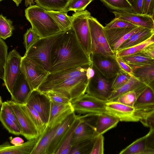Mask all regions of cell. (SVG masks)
<instances>
[{
	"mask_svg": "<svg viewBox=\"0 0 154 154\" xmlns=\"http://www.w3.org/2000/svg\"><path fill=\"white\" fill-rule=\"evenodd\" d=\"M106 102L85 93L71 103L74 112L81 115L107 112L105 108Z\"/></svg>",
	"mask_w": 154,
	"mask_h": 154,
	"instance_id": "obj_11",
	"label": "cell"
},
{
	"mask_svg": "<svg viewBox=\"0 0 154 154\" xmlns=\"http://www.w3.org/2000/svg\"><path fill=\"white\" fill-rule=\"evenodd\" d=\"M40 38L32 28L28 29L24 35V44L27 51Z\"/></svg>",
	"mask_w": 154,
	"mask_h": 154,
	"instance_id": "obj_44",
	"label": "cell"
},
{
	"mask_svg": "<svg viewBox=\"0 0 154 154\" xmlns=\"http://www.w3.org/2000/svg\"><path fill=\"white\" fill-rule=\"evenodd\" d=\"M91 65L49 73L38 89L43 93L51 90L63 92L69 96L71 102L85 93L89 80L87 70Z\"/></svg>",
	"mask_w": 154,
	"mask_h": 154,
	"instance_id": "obj_2",
	"label": "cell"
},
{
	"mask_svg": "<svg viewBox=\"0 0 154 154\" xmlns=\"http://www.w3.org/2000/svg\"><path fill=\"white\" fill-rule=\"evenodd\" d=\"M60 124L52 128L47 125L31 154H47L48 147Z\"/></svg>",
	"mask_w": 154,
	"mask_h": 154,
	"instance_id": "obj_26",
	"label": "cell"
},
{
	"mask_svg": "<svg viewBox=\"0 0 154 154\" xmlns=\"http://www.w3.org/2000/svg\"><path fill=\"white\" fill-rule=\"evenodd\" d=\"M105 108L107 113L117 118L119 121L137 122L134 115V108L116 101L106 102Z\"/></svg>",
	"mask_w": 154,
	"mask_h": 154,
	"instance_id": "obj_18",
	"label": "cell"
},
{
	"mask_svg": "<svg viewBox=\"0 0 154 154\" xmlns=\"http://www.w3.org/2000/svg\"><path fill=\"white\" fill-rule=\"evenodd\" d=\"M153 35L154 29L143 28L131 35L119 46L117 51L127 48L140 44Z\"/></svg>",
	"mask_w": 154,
	"mask_h": 154,
	"instance_id": "obj_28",
	"label": "cell"
},
{
	"mask_svg": "<svg viewBox=\"0 0 154 154\" xmlns=\"http://www.w3.org/2000/svg\"><path fill=\"white\" fill-rule=\"evenodd\" d=\"M131 4L134 0H127Z\"/></svg>",
	"mask_w": 154,
	"mask_h": 154,
	"instance_id": "obj_56",
	"label": "cell"
},
{
	"mask_svg": "<svg viewBox=\"0 0 154 154\" xmlns=\"http://www.w3.org/2000/svg\"><path fill=\"white\" fill-rule=\"evenodd\" d=\"M20 70L31 91L38 89L50 73L43 66L24 56L22 57Z\"/></svg>",
	"mask_w": 154,
	"mask_h": 154,
	"instance_id": "obj_8",
	"label": "cell"
},
{
	"mask_svg": "<svg viewBox=\"0 0 154 154\" xmlns=\"http://www.w3.org/2000/svg\"><path fill=\"white\" fill-rule=\"evenodd\" d=\"M0 110L3 112L8 117L19 125L14 112L8 101L2 102Z\"/></svg>",
	"mask_w": 154,
	"mask_h": 154,
	"instance_id": "obj_47",
	"label": "cell"
},
{
	"mask_svg": "<svg viewBox=\"0 0 154 154\" xmlns=\"http://www.w3.org/2000/svg\"><path fill=\"white\" fill-rule=\"evenodd\" d=\"M146 85L133 76H132L129 80L123 85L112 91L107 102L116 101L121 95L131 91H141Z\"/></svg>",
	"mask_w": 154,
	"mask_h": 154,
	"instance_id": "obj_25",
	"label": "cell"
},
{
	"mask_svg": "<svg viewBox=\"0 0 154 154\" xmlns=\"http://www.w3.org/2000/svg\"><path fill=\"white\" fill-rule=\"evenodd\" d=\"M98 114L79 115V122L73 131L72 146L83 141L95 137Z\"/></svg>",
	"mask_w": 154,
	"mask_h": 154,
	"instance_id": "obj_10",
	"label": "cell"
},
{
	"mask_svg": "<svg viewBox=\"0 0 154 154\" xmlns=\"http://www.w3.org/2000/svg\"><path fill=\"white\" fill-rule=\"evenodd\" d=\"M129 65L131 68L132 76L147 85L154 88V64Z\"/></svg>",
	"mask_w": 154,
	"mask_h": 154,
	"instance_id": "obj_24",
	"label": "cell"
},
{
	"mask_svg": "<svg viewBox=\"0 0 154 154\" xmlns=\"http://www.w3.org/2000/svg\"><path fill=\"white\" fill-rule=\"evenodd\" d=\"M153 43H154V35L140 44L116 51L115 52L116 57H121L140 52L146 47Z\"/></svg>",
	"mask_w": 154,
	"mask_h": 154,
	"instance_id": "obj_32",
	"label": "cell"
},
{
	"mask_svg": "<svg viewBox=\"0 0 154 154\" xmlns=\"http://www.w3.org/2000/svg\"><path fill=\"white\" fill-rule=\"evenodd\" d=\"M63 32L40 38L26 51L24 56L34 60L48 71L52 46Z\"/></svg>",
	"mask_w": 154,
	"mask_h": 154,
	"instance_id": "obj_5",
	"label": "cell"
},
{
	"mask_svg": "<svg viewBox=\"0 0 154 154\" xmlns=\"http://www.w3.org/2000/svg\"><path fill=\"white\" fill-rule=\"evenodd\" d=\"M91 45V53L101 54L116 58L115 54L110 48L103 32V26L97 19L90 16L88 19Z\"/></svg>",
	"mask_w": 154,
	"mask_h": 154,
	"instance_id": "obj_7",
	"label": "cell"
},
{
	"mask_svg": "<svg viewBox=\"0 0 154 154\" xmlns=\"http://www.w3.org/2000/svg\"><path fill=\"white\" fill-rule=\"evenodd\" d=\"M2 103V101L1 97L0 96V106H1Z\"/></svg>",
	"mask_w": 154,
	"mask_h": 154,
	"instance_id": "obj_55",
	"label": "cell"
},
{
	"mask_svg": "<svg viewBox=\"0 0 154 154\" xmlns=\"http://www.w3.org/2000/svg\"><path fill=\"white\" fill-rule=\"evenodd\" d=\"M26 109L38 131L40 135L45 128L47 125L43 122L37 112L32 107L25 104Z\"/></svg>",
	"mask_w": 154,
	"mask_h": 154,
	"instance_id": "obj_39",
	"label": "cell"
},
{
	"mask_svg": "<svg viewBox=\"0 0 154 154\" xmlns=\"http://www.w3.org/2000/svg\"><path fill=\"white\" fill-rule=\"evenodd\" d=\"M77 115L74 112L68 115L58 127L47 149V154H54L61 143Z\"/></svg>",
	"mask_w": 154,
	"mask_h": 154,
	"instance_id": "obj_20",
	"label": "cell"
},
{
	"mask_svg": "<svg viewBox=\"0 0 154 154\" xmlns=\"http://www.w3.org/2000/svg\"><path fill=\"white\" fill-rule=\"evenodd\" d=\"M26 104L35 109L44 123L47 125L49 117L51 102L44 93L38 89L32 91Z\"/></svg>",
	"mask_w": 154,
	"mask_h": 154,
	"instance_id": "obj_16",
	"label": "cell"
},
{
	"mask_svg": "<svg viewBox=\"0 0 154 154\" xmlns=\"http://www.w3.org/2000/svg\"><path fill=\"white\" fill-rule=\"evenodd\" d=\"M44 93L49 99L50 102L54 103L60 104L71 102L69 96L61 91L51 90Z\"/></svg>",
	"mask_w": 154,
	"mask_h": 154,
	"instance_id": "obj_37",
	"label": "cell"
},
{
	"mask_svg": "<svg viewBox=\"0 0 154 154\" xmlns=\"http://www.w3.org/2000/svg\"><path fill=\"white\" fill-rule=\"evenodd\" d=\"M142 14L150 16L154 18V0H143Z\"/></svg>",
	"mask_w": 154,
	"mask_h": 154,
	"instance_id": "obj_48",
	"label": "cell"
},
{
	"mask_svg": "<svg viewBox=\"0 0 154 154\" xmlns=\"http://www.w3.org/2000/svg\"><path fill=\"white\" fill-rule=\"evenodd\" d=\"M106 6L114 11L134 12L131 4L127 0H100Z\"/></svg>",
	"mask_w": 154,
	"mask_h": 154,
	"instance_id": "obj_33",
	"label": "cell"
},
{
	"mask_svg": "<svg viewBox=\"0 0 154 154\" xmlns=\"http://www.w3.org/2000/svg\"><path fill=\"white\" fill-rule=\"evenodd\" d=\"M22 138L19 137H16L12 138L10 143L13 145L15 146L20 145L24 143Z\"/></svg>",
	"mask_w": 154,
	"mask_h": 154,
	"instance_id": "obj_52",
	"label": "cell"
},
{
	"mask_svg": "<svg viewBox=\"0 0 154 154\" xmlns=\"http://www.w3.org/2000/svg\"><path fill=\"white\" fill-rule=\"evenodd\" d=\"M132 76L120 70L117 74L114 77L111 82V89H116L125 84Z\"/></svg>",
	"mask_w": 154,
	"mask_h": 154,
	"instance_id": "obj_40",
	"label": "cell"
},
{
	"mask_svg": "<svg viewBox=\"0 0 154 154\" xmlns=\"http://www.w3.org/2000/svg\"><path fill=\"white\" fill-rule=\"evenodd\" d=\"M90 57L92 66L107 79H112L120 69L115 58L97 53H91Z\"/></svg>",
	"mask_w": 154,
	"mask_h": 154,
	"instance_id": "obj_14",
	"label": "cell"
},
{
	"mask_svg": "<svg viewBox=\"0 0 154 154\" xmlns=\"http://www.w3.org/2000/svg\"><path fill=\"white\" fill-rule=\"evenodd\" d=\"M141 91H134L128 92L119 96L116 101L133 107L138 96Z\"/></svg>",
	"mask_w": 154,
	"mask_h": 154,
	"instance_id": "obj_42",
	"label": "cell"
},
{
	"mask_svg": "<svg viewBox=\"0 0 154 154\" xmlns=\"http://www.w3.org/2000/svg\"><path fill=\"white\" fill-rule=\"evenodd\" d=\"M91 65V57L82 47L72 28L63 32L54 42L50 54V73Z\"/></svg>",
	"mask_w": 154,
	"mask_h": 154,
	"instance_id": "obj_1",
	"label": "cell"
},
{
	"mask_svg": "<svg viewBox=\"0 0 154 154\" xmlns=\"http://www.w3.org/2000/svg\"><path fill=\"white\" fill-rule=\"evenodd\" d=\"M33 3V0H25V5L26 6H27L29 5H31V4Z\"/></svg>",
	"mask_w": 154,
	"mask_h": 154,
	"instance_id": "obj_53",
	"label": "cell"
},
{
	"mask_svg": "<svg viewBox=\"0 0 154 154\" xmlns=\"http://www.w3.org/2000/svg\"><path fill=\"white\" fill-rule=\"evenodd\" d=\"M8 47L4 41L0 38V79L3 80L4 66L8 56Z\"/></svg>",
	"mask_w": 154,
	"mask_h": 154,
	"instance_id": "obj_43",
	"label": "cell"
},
{
	"mask_svg": "<svg viewBox=\"0 0 154 154\" xmlns=\"http://www.w3.org/2000/svg\"><path fill=\"white\" fill-rule=\"evenodd\" d=\"M2 0H0V2L1 1H2ZM12 1H13L14 2V0H12Z\"/></svg>",
	"mask_w": 154,
	"mask_h": 154,
	"instance_id": "obj_57",
	"label": "cell"
},
{
	"mask_svg": "<svg viewBox=\"0 0 154 154\" xmlns=\"http://www.w3.org/2000/svg\"><path fill=\"white\" fill-rule=\"evenodd\" d=\"M46 11L54 20L62 31L72 28V17L68 15L67 13L61 11Z\"/></svg>",
	"mask_w": 154,
	"mask_h": 154,
	"instance_id": "obj_30",
	"label": "cell"
},
{
	"mask_svg": "<svg viewBox=\"0 0 154 154\" xmlns=\"http://www.w3.org/2000/svg\"><path fill=\"white\" fill-rule=\"evenodd\" d=\"M22 57L15 49L8 54L4 66V84L11 95L13 88L21 72L20 64Z\"/></svg>",
	"mask_w": 154,
	"mask_h": 154,
	"instance_id": "obj_13",
	"label": "cell"
},
{
	"mask_svg": "<svg viewBox=\"0 0 154 154\" xmlns=\"http://www.w3.org/2000/svg\"><path fill=\"white\" fill-rule=\"evenodd\" d=\"M74 112L71 102L60 104L51 102L49 117L47 125L52 128L60 124L68 115Z\"/></svg>",
	"mask_w": 154,
	"mask_h": 154,
	"instance_id": "obj_21",
	"label": "cell"
},
{
	"mask_svg": "<svg viewBox=\"0 0 154 154\" xmlns=\"http://www.w3.org/2000/svg\"><path fill=\"white\" fill-rule=\"evenodd\" d=\"M91 2L89 0H71L64 12L67 13L70 11L75 12L83 11Z\"/></svg>",
	"mask_w": 154,
	"mask_h": 154,
	"instance_id": "obj_41",
	"label": "cell"
},
{
	"mask_svg": "<svg viewBox=\"0 0 154 154\" xmlns=\"http://www.w3.org/2000/svg\"><path fill=\"white\" fill-rule=\"evenodd\" d=\"M71 0H35L36 5L47 11H64Z\"/></svg>",
	"mask_w": 154,
	"mask_h": 154,
	"instance_id": "obj_31",
	"label": "cell"
},
{
	"mask_svg": "<svg viewBox=\"0 0 154 154\" xmlns=\"http://www.w3.org/2000/svg\"><path fill=\"white\" fill-rule=\"evenodd\" d=\"M115 18L125 20L133 25L152 29H154V18L143 14L134 12L113 11Z\"/></svg>",
	"mask_w": 154,
	"mask_h": 154,
	"instance_id": "obj_19",
	"label": "cell"
},
{
	"mask_svg": "<svg viewBox=\"0 0 154 154\" xmlns=\"http://www.w3.org/2000/svg\"><path fill=\"white\" fill-rule=\"evenodd\" d=\"M119 154H154V129H150L147 134L133 142Z\"/></svg>",
	"mask_w": 154,
	"mask_h": 154,
	"instance_id": "obj_17",
	"label": "cell"
},
{
	"mask_svg": "<svg viewBox=\"0 0 154 154\" xmlns=\"http://www.w3.org/2000/svg\"><path fill=\"white\" fill-rule=\"evenodd\" d=\"M89 0L92 1H93L94 0Z\"/></svg>",
	"mask_w": 154,
	"mask_h": 154,
	"instance_id": "obj_58",
	"label": "cell"
},
{
	"mask_svg": "<svg viewBox=\"0 0 154 154\" xmlns=\"http://www.w3.org/2000/svg\"><path fill=\"white\" fill-rule=\"evenodd\" d=\"M78 115L69 127L61 143L54 154H69L72 147V140L74 130L79 122Z\"/></svg>",
	"mask_w": 154,
	"mask_h": 154,
	"instance_id": "obj_29",
	"label": "cell"
},
{
	"mask_svg": "<svg viewBox=\"0 0 154 154\" xmlns=\"http://www.w3.org/2000/svg\"><path fill=\"white\" fill-rule=\"evenodd\" d=\"M116 60L120 69L124 72L132 76V70L129 65L125 63L120 57H116Z\"/></svg>",
	"mask_w": 154,
	"mask_h": 154,
	"instance_id": "obj_49",
	"label": "cell"
},
{
	"mask_svg": "<svg viewBox=\"0 0 154 154\" xmlns=\"http://www.w3.org/2000/svg\"><path fill=\"white\" fill-rule=\"evenodd\" d=\"M104 153V137L103 134L95 137L92 150L90 154Z\"/></svg>",
	"mask_w": 154,
	"mask_h": 154,
	"instance_id": "obj_45",
	"label": "cell"
},
{
	"mask_svg": "<svg viewBox=\"0 0 154 154\" xmlns=\"http://www.w3.org/2000/svg\"><path fill=\"white\" fill-rule=\"evenodd\" d=\"M121 58L129 65H138L154 64V59L146 56L141 52Z\"/></svg>",
	"mask_w": 154,
	"mask_h": 154,
	"instance_id": "obj_34",
	"label": "cell"
},
{
	"mask_svg": "<svg viewBox=\"0 0 154 154\" xmlns=\"http://www.w3.org/2000/svg\"><path fill=\"white\" fill-rule=\"evenodd\" d=\"M32 91L21 72L14 85L11 100L20 104H26Z\"/></svg>",
	"mask_w": 154,
	"mask_h": 154,
	"instance_id": "obj_22",
	"label": "cell"
},
{
	"mask_svg": "<svg viewBox=\"0 0 154 154\" xmlns=\"http://www.w3.org/2000/svg\"><path fill=\"white\" fill-rule=\"evenodd\" d=\"M91 67L94 70V74L89 80L85 93L107 102L112 91V81L103 77L95 68L92 66Z\"/></svg>",
	"mask_w": 154,
	"mask_h": 154,
	"instance_id": "obj_12",
	"label": "cell"
},
{
	"mask_svg": "<svg viewBox=\"0 0 154 154\" xmlns=\"http://www.w3.org/2000/svg\"><path fill=\"white\" fill-rule=\"evenodd\" d=\"M140 52L146 56L154 59V43L148 45Z\"/></svg>",
	"mask_w": 154,
	"mask_h": 154,
	"instance_id": "obj_51",
	"label": "cell"
},
{
	"mask_svg": "<svg viewBox=\"0 0 154 154\" xmlns=\"http://www.w3.org/2000/svg\"><path fill=\"white\" fill-rule=\"evenodd\" d=\"M143 0H134L131 4L134 12L142 14Z\"/></svg>",
	"mask_w": 154,
	"mask_h": 154,
	"instance_id": "obj_50",
	"label": "cell"
},
{
	"mask_svg": "<svg viewBox=\"0 0 154 154\" xmlns=\"http://www.w3.org/2000/svg\"><path fill=\"white\" fill-rule=\"evenodd\" d=\"M14 29L12 22L0 14V38L3 39L11 36Z\"/></svg>",
	"mask_w": 154,
	"mask_h": 154,
	"instance_id": "obj_38",
	"label": "cell"
},
{
	"mask_svg": "<svg viewBox=\"0 0 154 154\" xmlns=\"http://www.w3.org/2000/svg\"><path fill=\"white\" fill-rule=\"evenodd\" d=\"M39 136L28 140L19 146L12 145L8 142L5 143L0 145V154H31Z\"/></svg>",
	"mask_w": 154,
	"mask_h": 154,
	"instance_id": "obj_23",
	"label": "cell"
},
{
	"mask_svg": "<svg viewBox=\"0 0 154 154\" xmlns=\"http://www.w3.org/2000/svg\"><path fill=\"white\" fill-rule=\"evenodd\" d=\"M133 107L134 116L138 121L154 129V88L146 85L138 96Z\"/></svg>",
	"mask_w": 154,
	"mask_h": 154,
	"instance_id": "obj_4",
	"label": "cell"
},
{
	"mask_svg": "<svg viewBox=\"0 0 154 154\" xmlns=\"http://www.w3.org/2000/svg\"><path fill=\"white\" fill-rule=\"evenodd\" d=\"M119 121L118 118L109 113L103 112L98 114L95 136L103 134L115 127Z\"/></svg>",
	"mask_w": 154,
	"mask_h": 154,
	"instance_id": "obj_27",
	"label": "cell"
},
{
	"mask_svg": "<svg viewBox=\"0 0 154 154\" xmlns=\"http://www.w3.org/2000/svg\"><path fill=\"white\" fill-rule=\"evenodd\" d=\"M25 16L31 23L32 28L40 38L62 32L46 10L36 5H31L26 8Z\"/></svg>",
	"mask_w": 154,
	"mask_h": 154,
	"instance_id": "obj_3",
	"label": "cell"
},
{
	"mask_svg": "<svg viewBox=\"0 0 154 154\" xmlns=\"http://www.w3.org/2000/svg\"><path fill=\"white\" fill-rule=\"evenodd\" d=\"M140 29V28L137 26L113 29L103 27L104 33L108 43L115 53L123 42Z\"/></svg>",
	"mask_w": 154,
	"mask_h": 154,
	"instance_id": "obj_15",
	"label": "cell"
},
{
	"mask_svg": "<svg viewBox=\"0 0 154 154\" xmlns=\"http://www.w3.org/2000/svg\"><path fill=\"white\" fill-rule=\"evenodd\" d=\"M136 26L125 20L115 18L104 27L107 29L121 28Z\"/></svg>",
	"mask_w": 154,
	"mask_h": 154,
	"instance_id": "obj_46",
	"label": "cell"
},
{
	"mask_svg": "<svg viewBox=\"0 0 154 154\" xmlns=\"http://www.w3.org/2000/svg\"><path fill=\"white\" fill-rule=\"evenodd\" d=\"M22 0H14V2L17 6H19Z\"/></svg>",
	"mask_w": 154,
	"mask_h": 154,
	"instance_id": "obj_54",
	"label": "cell"
},
{
	"mask_svg": "<svg viewBox=\"0 0 154 154\" xmlns=\"http://www.w3.org/2000/svg\"><path fill=\"white\" fill-rule=\"evenodd\" d=\"M91 16L87 10L76 12L72 17V27L82 47L90 57L91 54V35L88 19Z\"/></svg>",
	"mask_w": 154,
	"mask_h": 154,
	"instance_id": "obj_6",
	"label": "cell"
},
{
	"mask_svg": "<svg viewBox=\"0 0 154 154\" xmlns=\"http://www.w3.org/2000/svg\"><path fill=\"white\" fill-rule=\"evenodd\" d=\"M95 137L81 142L73 146L69 154H90Z\"/></svg>",
	"mask_w": 154,
	"mask_h": 154,
	"instance_id": "obj_35",
	"label": "cell"
},
{
	"mask_svg": "<svg viewBox=\"0 0 154 154\" xmlns=\"http://www.w3.org/2000/svg\"><path fill=\"white\" fill-rule=\"evenodd\" d=\"M16 116L21 131V135L28 140L40 136L37 127L29 116L25 104H20L11 100H7Z\"/></svg>",
	"mask_w": 154,
	"mask_h": 154,
	"instance_id": "obj_9",
	"label": "cell"
},
{
	"mask_svg": "<svg viewBox=\"0 0 154 154\" xmlns=\"http://www.w3.org/2000/svg\"><path fill=\"white\" fill-rule=\"evenodd\" d=\"M0 121L10 133L15 135H21V129L19 125L0 110Z\"/></svg>",
	"mask_w": 154,
	"mask_h": 154,
	"instance_id": "obj_36",
	"label": "cell"
}]
</instances>
